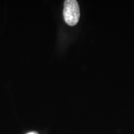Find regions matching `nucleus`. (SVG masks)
I'll return each mask as SVG.
<instances>
[{
    "label": "nucleus",
    "mask_w": 134,
    "mask_h": 134,
    "mask_svg": "<svg viewBox=\"0 0 134 134\" xmlns=\"http://www.w3.org/2000/svg\"><path fill=\"white\" fill-rule=\"evenodd\" d=\"M63 17L66 23L70 26H74L78 23L80 18V11L76 0H66L64 1Z\"/></svg>",
    "instance_id": "obj_1"
},
{
    "label": "nucleus",
    "mask_w": 134,
    "mask_h": 134,
    "mask_svg": "<svg viewBox=\"0 0 134 134\" xmlns=\"http://www.w3.org/2000/svg\"><path fill=\"white\" fill-rule=\"evenodd\" d=\"M26 134H38V133L36 132H29V133H27Z\"/></svg>",
    "instance_id": "obj_2"
}]
</instances>
